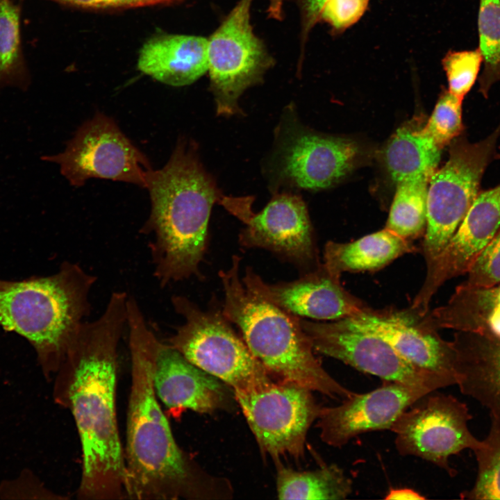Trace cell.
Masks as SVG:
<instances>
[{
  "mask_svg": "<svg viewBox=\"0 0 500 500\" xmlns=\"http://www.w3.org/2000/svg\"><path fill=\"white\" fill-rule=\"evenodd\" d=\"M25 89L28 76L21 49L19 8L12 0H0V88Z\"/></svg>",
  "mask_w": 500,
  "mask_h": 500,
  "instance_id": "cell-27",
  "label": "cell"
},
{
  "mask_svg": "<svg viewBox=\"0 0 500 500\" xmlns=\"http://www.w3.org/2000/svg\"><path fill=\"white\" fill-rule=\"evenodd\" d=\"M490 419L487 437L474 451L478 465L475 483L460 494L462 499L500 500V422Z\"/></svg>",
  "mask_w": 500,
  "mask_h": 500,
  "instance_id": "cell-29",
  "label": "cell"
},
{
  "mask_svg": "<svg viewBox=\"0 0 500 500\" xmlns=\"http://www.w3.org/2000/svg\"><path fill=\"white\" fill-rule=\"evenodd\" d=\"M416 250L412 241L385 228L351 242H328L323 265L331 274L340 278L343 272L378 270Z\"/></svg>",
  "mask_w": 500,
  "mask_h": 500,
  "instance_id": "cell-23",
  "label": "cell"
},
{
  "mask_svg": "<svg viewBox=\"0 0 500 500\" xmlns=\"http://www.w3.org/2000/svg\"><path fill=\"white\" fill-rule=\"evenodd\" d=\"M299 322L315 352L383 381L426 386L433 390L457 383L454 377L411 363L384 340L357 328L347 319L319 322L299 317Z\"/></svg>",
  "mask_w": 500,
  "mask_h": 500,
  "instance_id": "cell-11",
  "label": "cell"
},
{
  "mask_svg": "<svg viewBox=\"0 0 500 500\" xmlns=\"http://www.w3.org/2000/svg\"><path fill=\"white\" fill-rule=\"evenodd\" d=\"M478 31L483 59L478 92L488 98L492 85L500 82V0H479Z\"/></svg>",
  "mask_w": 500,
  "mask_h": 500,
  "instance_id": "cell-28",
  "label": "cell"
},
{
  "mask_svg": "<svg viewBox=\"0 0 500 500\" xmlns=\"http://www.w3.org/2000/svg\"><path fill=\"white\" fill-rule=\"evenodd\" d=\"M42 159L58 164L61 174L77 187L99 178L147 188L153 172L144 155L111 118L101 113L78 129L64 151Z\"/></svg>",
  "mask_w": 500,
  "mask_h": 500,
  "instance_id": "cell-12",
  "label": "cell"
},
{
  "mask_svg": "<svg viewBox=\"0 0 500 500\" xmlns=\"http://www.w3.org/2000/svg\"><path fill=\"white\" fill-rule=\"evenodd\" d=\"M153 382L157 397L172 410L210 414L231 406L227 385L158 338L153 350Z\"/></svg>",
  "mask_w": 500,
  "mask_h": 500,
  "instance_id": "cell-19",
  "label": "cell"
},
{
  "mask_svg": "<svg viewBox=\"0 0 500 500\" xmlns=\"http://www.w3.org/2000/svg\"><path fill=\"white\" fill-rule=\"evenodd\" d=\"M383 382L372 391L354 393L338 406L322 407L316 424L322 441L340 448L361 434L390 430L402 412L423 396L435 391L426 386Z\"/></svg>",
  "mask_w": 500,
  "mask_h": 500,
  "instance_id": "cell-16",
  "label": "cell"
},
{
  "mask_svg": "<svg viewBox=\"0 0 500 500\" xmlns=\"http://www.w3.org/2000/svg\"><path fill=\"white\" fill-rule=\"evenodd\" d=\"M328 0H299L301 15L302 40L306 37L315 24L320 20L322 9Z\"/></svg>",
  "mask_w": 500,
  "mask_h": 500,
  "instance_id": "cell-35",
  "label": "cell"
},
{
  "mask_svg": "<svg viewBox=\"0 0 500 500\" xmlns=\"http://www.w3.org/2000/svg\"><path fill=\"white\" fill-rule=\"evenodd\" d=\"M483 60L478 47L472 50L449 51L442 60L448 90L463 100L478 78Z\"/></svg>",
  "mask_w": 500,
  "mask_h": 500,
  "instance_id": "cell-31",
  "label": "cell"
},
{
  "mask_svg": "<svg viewBox=\"0 0 500 500\" xmlns=\"http://www.w3.org/2000/svg\"><path fill=\"white\" fill-rule=\"evenodd\" d=\"M425 327L453 329L500 339V283L472 286L462 283L448 301L423 317Z\"/></svg>",
  "mask_w": 500,
  "mask_h": 500,
  "instance_id": "cell-22",
  "label": "cell"
},
{
  "mask_svg": "<svg viewBox=\"0 0 500 500\" xmlns=\"http://www.w3.org/2000/svg\"><path fill=\"white\" fill-rule=\"evenodd\" d=\"M283 0H269L268 12L270 17L280 19L283 17Z\"/></svg>",
  "mask_w": 500,
  "mask_h": 500,
  "instance_id": "cell-37",
  "label": "cell"
},
{
  "mask_svg": "<svg viewBox=\"0 0 500 500\" xmlns=\"http://www.w3.org/2000/svg\"><path fill=\"white\" fill-rule=\"evenodd\" d=\"M276 461V491L279 499H328L347 498L353 482L335 464L310 471H297Z\"/></svg>",
  "mask_w": 500,
  "mask_h": 500,
  "instance_id": "cell-24",
  "label": "cell"
},
{
  "mask_svg": "<svg viewBox=\"0 0 500 500\" xmlns=\"http://www.w3.org/2000/svg\"><path fill=\"white\" fill-rule=\"evenodd\" d=\"M147 188L151 210L142 229L154 237L149 244L154 276L162 287L201 278L211 209L220 196L194 150L178 143L166 165L152 172Z\"/></svg>",
  "mask_w": 500,
  "mask_h": 500,
  "instance_id": "cell-3",
  "label": "cell"
},
{
  "mask_svg": "<svg viewBox=\"0 0 500 500\" xmlns=\"http://www.w3.org/2000/svg\"><path fill=\"white\" fill-rule=\"evenodd\" d=\"M73 7L90 10H118L157 5H168L185 0H51Z\"/></svg>",
  "mask_w": 500,
  "mask_h": 500,
  "instance_id": "cell-34",
  "label": "cell"
},
{
  "mask_svg": "<svg viewBox=\"0 0 500 500\" xmlns=\"http://www.w3.org/2000/svg\"><path fill=\"white\" fill-rule=\"evenodd\" d=\"M242 281L256 294L299 317L338 320L369 308L347 291L323 263L297 280L276 283L265 282L248 267Z\"/></svg>",
  "mask_w": 500,
  "mask_h": 500,
  "instance_id": "cell-17",
  "label": "cell"
},
{
  "mask_svg": "<svg viewBox=\"0 0 500 500\" xmlns=\"http://www.w3.org/2000/svg\"><path fill=\"white\" fill-rule=\"evenodd\" d=\"M500 227V183L480 192L444 248L426 266L425 280L411 304L420 317L447 281L467 274Z\"/></svg>",
  "mask_w": 500,
  "mask_h": 500,
  "instance_id": "cell-15",
  "label": "cell"
},
{
  "mask_svg": "<svg viewBox=\"0 0 500 500\" xmlns=\"http://www.w3.org/2000/svg\"><path fill=\"white\" fill-rule=\"evenodd\" d=\"M221 204L243 222L239 243L261 248L301 267L317 264V253L308 210L293 194H276L259 212L251 210L250 197H221Z\"/></svg>",
  "mask_w": 500,
  "mask_h": 500,
  "instance_id": "cell-14",
  "label": "cell"
},
{
  "mask_svg": "<svg viewBox=\"0 0 500 500\" xmlns=\"http://www.w3.org/2000/svg\"><path fill=\"white\" fill-rule=\"evenodd\" d=\"M442 150L420 129L403 127L397 131L386 147L385 162L396 183L431 177L437 169Z\"/></svg>",
  "mask_w": 500,
  "mask_h": 500,
  "instance_id": "cell-25",
  "label": "cell"
},
{
  "mask_svg": "<svg viewBox=\"0 0 500 500\" xmlns=\"http://www.w3.org/2000/svg\"><path fill=\"white\" fill-rule=\"evenodd\" d=\"M369 0H328L320 19L336 29L346 28L356 23L365 12Z\"/></svg>",
  "mask_w": 500,
  "mask_h": 500,
  "instance_id": "cell-33",
  "label": "cell"
},
{
  "mask_svg": "<svg viewBox=\"0 0 500 500\" xmlns=\"http://www.w3.org/2000/svg\"><path fill=\"white\" fill-rule=\"evenodd\" d=\"M462 99L445 90L440 97L426 124L420 129L443 149L463 131Z\"/></svg>",
  "mask_w": 500,
  "mask_h": 500,
  "instance_id": "cell-30",
  "label": "cell"
},
{
  "mask_svg": "<svg viewBox=\"0 0 500 500\" xmlns=\"http://www.w3.org/2000/svg\"><path fill=\"white\" fill-rule=\"evenodd\" d=\"M172 302L184 323L167 343L190 362L227 385L233 394L256 390L273 381L222 311L202 310L181 295L173 296Z\"/></svg>",
  "mask_w": 500,
  "mask_h": 500,
  "instance_id": "cell-6",
  "label": "cell"
},
{
  "mask_svg": "<svg viewBox=\"0 0 500 500\" xmlns=\"http://www.w3.org/2000/svg\"><path fill=\"white\" fill-rule=\"evenodd\" d=\"M312 392L273 381L262 388L234 394L260 449L275 461L282 456H304L308 430L322 408Z\"/></svg>",
  "mask_w": 500,
  "mask_h": 500,
  "instance_id": "cell-10",
  "label": "cell"
},
{
  "mask_svg": "<svg viewBox=\"0 0 500 500\" xmlns=\"http://www.w3.org/2000/svg\"><path fill=\"white\" fill-rule=\"evenodd\" d=\"M462 283L472 286H491L500 283V227L476 258Z\"/></svg>",
  "mask_w": 500,
  "mask_h": 500,
  "instance_id": "cell-32",
  "label": "cell"
},
{
  "mask_svg": "<svg viewBox=\"0 0 500 500\" xmlns=\"http://www.w3.org/2000/svg\"><path fill=\"white\" fill-rule=\"evenodd\" d=\"M96 280L68 261L51 276L0 279V326L29 342L48 380L53 378L90 312V292Z\"/></svg>",
  "mask_w": 500,
  "mask_h": 500,
  "instance_id": "cell-5",
  "label": "cell"
},
{
  "mask_svg": "<svg viewBox=\"0 0 500 500\" xmlns=\"http://www.w3.org/2000/svg\"><path fill=\"white\" fill-rule=\"evenodd\" d=\"M385 499H425L426 498L416 491L409 488H399L390 490Z\"/></svg>",
  "mask_w": 500,
  "mask_h": 500,
  "instance_id": "cell-36",
  "label": "cell"
},
{
  "mask_svg": "<svg viewBox=\"0 0 500 500\" xmlns=\"http://www.w3.org/2000/svg\"><path fill=\"white\" fill-rule=\"evenodd\" d=\"M131 361L124 451L126 499L227 500L231 481L206 472L176 442L153 382L156 335L138 304L127 308Z\"/></svg>",
  "mask_w": 500,
  "mask_h": 500,
  "instance_id": "cell-2",
  "label": "cell"
},
{
  "mask_svg": "<svg viewBox=\"0 0 500 500\" xmlns=\"http://www.w3.org/2000/svg\"><path fill=\"white\" fill-rule=\"evenodd\" d=\"M357 153L353 142L306 132L294 116L288 115L277 128L271 160L274 183L306 190L328 188L348 173Z\"/></svg>",
  "mask_w": 500,
  "mask_h": 500,
  "instance_id": "cell-13",
  "label": "cell"
},
{
  "mask_svg": "<svg viewBox=\"0 0 500 500\" xmlns=\"http://www.w3.org/2000/svg\"><path fill=\"white\" fill-rule=\"evenodd\" d=\"M460 392L479 402L500 422V339L457 331L451 340Z\"/></svg>",
  "mask_w": 500,
  "mask_h": 500,
  "instance_id": "cell-20",
  "label": "cell"
},
{
  "mask_svg": "<svg viewBox=\"0 0 500 500\" xmlns=\"http://www.w3.org/2000/svg\"><path fill=\"white\" fill-rule=\"evenodd\" d=\"M137 66L162 83L191 84L208 71V39L176 34L154 36L140 49Z\"/></svg>",
  "mask_w": 500,
  "mask_h": 500,
  "instance_id": "cell-21",
  "label": "cell"
},
{
  "mask_svg": "<svg viewBox=\"0 0 500 500\" xmlns=\"http://www.w3.org/2000/svg\"><path fill=\"white\" fill-rule=\"evenodd\" d=\"M127 299L113 292L102 315L81 324L53 377V399L71 412L81 442V500L126 499L117 386Z\"/></svg>",
  "mask_w": 500,
  "mask_h": 500,
  "instance_id": "cell-1",
  "label": "cell"
},
{
  "mask_svg": "<svg viewBox=\"0 0 500 500\" xmlns=\"http://www.w3.org/2000/svg\"><path fill=\"white\" fill-rule=\"evenodd\" d=\"M241 258L219 276L224 292L222 312L240 329L254 357L278 381L294 383L331 399L344 400L355 392L324 368L302 329L299 317L249 290L240 277Z\"/></svg>",
  "mask_w": 500,
  "mask_h": 500,
  "instance_id": "cell-4",
  "label": "cell"
},
{
  "mask_svg": "<svg viewBox=\"0 0 500 500\" xmlns=\"http://www.w3.org/2000/svg\"><path fill=\"white\" fill-rule=\"evenodd\" d=\"M500 122L484 139L470 142L459 135L450 144L446 163L431 176L427 222L422 251L428 265L444 248L478 194L483 176L495 158Z\"/></svg>",
  "mask_w": 500,
  "mask_h": 500,
  "instance_id": "cell-7",
  "label": "cell"
},
{
  "mask_svg": "<svg viewBox=\"0 0 500 500\" xmlns=\"http://www.w3.org/2000/svg\"><path fill=\"white\" fill-rule=\"evenodd\" d=\"M430 178L419 176L397 183L385 228L410 241L424 236L427 222V191Z\"/></svg>",
  "mask_w": 500,
  "mask_h": 500,
  "instance_id": "cell-26",
  "label": "cell"
},
{
  "mask_svg": "<svg viewBox=\"0 0 500 500\" xmlns=\"http://www.w3.org/2000/svg\"><path fill=\"white\" fill-rule=\"evenodd\" d=\"M252 0H240L208 39V71L219 115L240 112L238 99L261 82L272 58L250 22Z\"/></svg>",
  "mask_w": 500,
  "mask_h": 500,
  "instance_id": "cell-9",
  "label": "cell"
},
{
  "mask_svg": "<svg viewBox=\"0 0 500 500\" xmlns=\"http://www.w3.org/2000/svg\"><path fill=\"white\" fill-rule=\"evenodd\" d=\"M472 418L465 403L435 390L402 412L390 431L401 456L420 458L453 476L456 472L449 458L467 449L474 451L481 444L468 428Z\"/></svg>",
  "mask_w": 500,
  "mask_h": 500,
  "instance_id": "cell-8",
  "label": "cell"
},
{
  "mask_svg": "<svg viewBox=\"0 0 500 500\" xmlns=\"http://www.w3.org/2000/svg\"><path fill=\"white\" fill-rule=\"evenodd\" d=\"M357 328L378 336L411 363L457 381L456 353L451 341L437 330L423 326L420 317L409 310H365L345 318Z\"/></svg>",
  "mask_w": 500,
  "mask_h": 500,
  "instance_id": "cell-18",
  "label": "cell"
},
{
  "mask_svg": "<svg viewBox=\"0 0 500 500\" xmlns=\"http://www.w3.org/2000/svg\"><path fill=\"white\" fill-rule=\"evenodd\" d=\"M496 159H500V153H497L495 156Z\"/></svg>",
  "mask_w": 500,
  "mask_h": 500,
  "instance_id": "cell-38",
  "label": "cell"
}]
</instances>
